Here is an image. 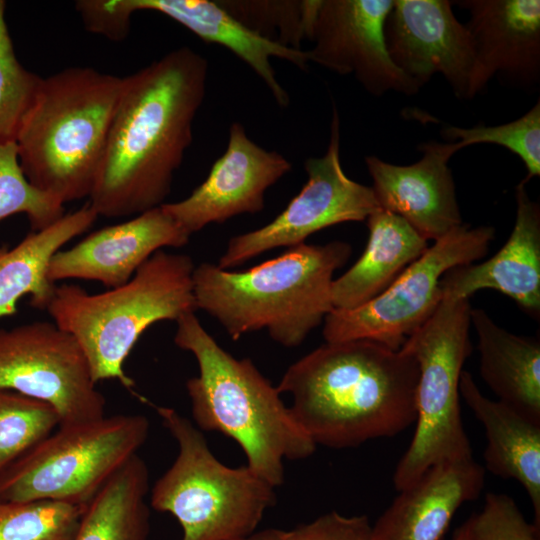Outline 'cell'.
Returning a JSON list of instances; mask_svg holds the SVG:
<instances>
[{"instance_id": "obj_17", "label": "cell", "mask_w": 540, "mask_h": 540, "mask_svg": "<svg viewBox=\"0 0 540 540\" xmlns=\"http://www.w3.org/2000/svg\"><path fill=\"white\" fill-rule=\"evenodd\" d=\"M189 238L159 206L58 251L50 261L48 278L54 284L81 279L115 288L128 282L154 253L164 247H183Z\"/></svg>"}, {"instance_id": "obj_23", "label": "cell", "mask_w": 540, "mask_h": 540, "mask_svg": "<svg viewBox=\"0 0 540 540\" xmlns=\"http://www.w3.org/2000/svg\"><path fill=\"white\" fill-rule=\"evenodd\" d=\"M369 237L361 257L333 280L334 309L359 307L382 293L429 247L403 218L378 209L367 219Z\"/></svg>"}, {"instance_id": "obj_4", "label": "cell", "mask_w": 540, "mask_h": 540, "mask_svg": "<svg viewBox=\"0 0 540 540\" xmlns=\"http://www.w3.org/2000/svg\"><path fill=\"white\" fill-rule=\"evenodd\" d=\"M352 253L349 243L299 244L245 271L203 262L193 272L196 310L217 320L229 337L266 329L276 343L299 346L334 309V272Z\"/></svg>"}, {"instance_id": "obj_11", "label": "cell", "mask_w": 540, "mask_h": 540, "mask_svg": "<svg viewBox=\"0 0 540 540\" xmlns=\"http://www.w3.org/2000/svg\"><path fill=\"white\" fill-rule=\"evenodd\" d=\"M0 389L48 403L60 425L105 416V397L96 388L85 355L53 322L0 329Z\"/></svg>"}, {"instance_id": "obj_15", "label": "cell", "mask_w": 540, "mask_h": 540, "mask_svg": "<svg viewBox=\"0 0 540 540\" xmlns=\"http://www.w3.org/2000/svg\"><path fill=\"white\" fill-rule=\"evenodd\" d=\"M291 168L287 158L257 145L243 125L234 122L226 150L213 163L206 179L185 199L161 207L191 236L209 224L261 212L267 189Z\"/></svg>"}, {"instance_id": "obj_26", "label": "cell", "mask_w": 540, "mask_h": 540, "mask_svg": "<svg viewBox=\"0 0 540 540\" xmlns=\"http://www.w3.org/2000/svg\"><path fill=\"white\" fill-rule=\"evenodd\" d=\"M148 491V467L136 454L85 506L72 540H148Z\"/></svg>"}, {"instance_id": "obj_31", "label": "cell", "mask_w": 540, "mask_h": 540, "mask_svg": "<svg viewBox=\"0 0 540 540\" xmlns=\"http://www.w3.org/2000/svg\"><path fill=\"white\" fill-rule=\"evenodd\" d=\"M442 136L450 142H458L461 148L475 144H495L517 155L527 170L523 179L528 182L540 175V101L524 115L511 122L486 126L478 124L471 128L445 126Z\"/></svg>"}, {"instance_id": "obj_10", "label": "cell", "mask_w": 540, "mask_h": 540, "mask_svg": "<svg viewBox=\"0 0 540 540\" xmlns=\"http://www.w3.org/2000/svg\"><path fill=\"white\" fill-rule=\"evenodd\" d=\"M494 236L491 226L463 223L453 229L434 241L375 298L354 309H333L323 321L325 341L371 340L399 350L441 302L443 275L483 258Z\"/></svg>"}, {"instance_id": "obj_3", "label": "cell", "mask_w": 540, "mask_h": 540, "mask_svg": "<svg viewBox=\"0 0 540 540\" xmlns=\"http://www.w3.org/2000/svg\"><path fill=\"white\" fill-rule=\"evenodd\" d=\"M176 323L174 343L198 364V375L186 382L196 425L233 439L247 466L275 488L280 486L284 460L311 456L315 443L296 422L278 388L249 358L237 359L223 349L195 312Z\"/></svg>"}, {"instance_id": "obj_14", "label": "cell", "mask_w": 540, "mask_h": 540, "mask_svg": "<svg viewBox=\"0 0 540 540\" xmlns=\"http://www.w3.org/2000/svg\"><path fill=\"white\" fill-rule=\"evenodd\" d=\"M393 0H320L306 50L309 62L352 75L374 96L414 95L420 88L389 57L385 22Z\"/></svg>"}, {"instance_id": "obj_21", "label": "cell", "mask_w": 540, "mask_h": 540, "mask_svg": "<svg viewBox=\"0 0 540 540\" xmlns=\"http://www.w3.org/2000/svg\"><path fill=\"white\" fill-rule=\"evenodd\" d=\"M133 12L150 10L166 15L202 40L221 45L246 63L264 82L277 104L287 107V91L277 79L271 58H280L301 70L308 67L304 50L283 47L250 31L216 1L208 0H126Z\"/></svg>"}, {"instance_id": "obj_30", "label": "cell", "mask_w": 540, "mask_h": 540, "mask_svg": "<svg viewBox=\"0 0 540 540\" xmlns=\"http://www.w3.org/2000/svg\"><path fill=\"white\" fill-rule=\"evenodd\" d=\"M25 214L32 231L48 227L65 215L64 204L38 190L26 179L18 159L15 142L0 143V222Z\"/></svg>"}, {"instance_id": "obj_13", "label": "cell", "mask_w": 540, "mask_h": 540, "mask_svg": "<svg viewBox=\"0 0 540 540\" xmlns=\"http://www.w3.org/2000/svg\"><path fill=\"white\" fill-rule=\"evenodd\" d=\"M447 0H393L385 42L394 65L419 88L437 73L460 100L481 92L471 36Z\"/></svg>"}, {"instance_id": "obj_5", "label": "cell", "mask_w": 540, "mask_h": 540, "mask_svg": "<svg viewBox=\"0 0 540 540\" xmlns=\"http://www.w3.org/2000/svg\"><path fill=\"white\" fill-rule=\"evenodd\" d=\"M123 77L69 67L41 78L16 134L29 183L63 204L89 197Z\"/></svg>"}, {"instance_id": "obj_27", "label": "cell", "mask_w": 540, "mask_h": 540, "mask_svg": "<svg viewBox=\"0 0 540 540\" xmlns=\"http://www.w3.org/2000/svg\"><path fill=\"white\" fill-rule=\"evenodd\" d=\"M232 17L260 37L291 49L309 40L320 0H219Z\"/></svg>"}, {"instance_id": "obj_16", "label": "cell", "mask_w": 540, "mask_h": 540, "mask_svg": "<svg viewBox=\"0 0 540 540\" xmlns=\"http://www.w3.org/2000/svg\"><path fill=\"white\" fill-rule=\"evenodd\" d=\"M461 149L458 142L429 141L418 147L422 157L410 165L366 156L379 208L403 218L427 241H436L461 226L464 222L448 166Z\"/></svg>"}, {"instance_id": "obj_8", "label": "cell", "mask_w": 540, "mask_h": 540, "mask_svg": "<svg viewBox=\"0 0 540 540\" xmlns=\"http://www.w3.org/2000/svg\"><path fill=\"white\" fill-rule=\"evenodd\" d=\"M469 299L442 297L434 313L402 345L419 367L416 429L393 484L400 491L431 466L473 458L460 412L459 382L472 351Z\"/></svg>"}, {"instance_id": "obj_25", "label": "cell", "mask_w": 540, "mask_h": 540, "mask_svg": "<svg viewBox=\"0 0 540 540\" xmlns=\"http://www.w3.org/2000/svg\"><path fill=\"white\" fill-rule=\"evenodd\" d=\"M98 217L87 202L48 227L30 232L13 248L0 247V319L14 315L17 302L26 295L32 307L47 309L57 286L48 278L52 257Z\"/></svg>"}, {"instance_id": "obj_28", "label": "cell", "mask_w": 540, "mask_h": 540, "mask_svg": "<svg viewBox=\"0 0 540 540\" xmlns=\"http://www.w3.org/2000/svg\"><path fill=\"white\" fill-rule=\"evenodd\" d=\"M60 425L48 403L0 389V474Z\"/></svg>"}, {"instance_id": "obj_12", "label": "cell", "mask_w": 540, "mask_h": 540, "mask_svg": "<svg viewBox=\"0 0 540 540\" xmlns=\"http://www.w3.org/2000/svg\"><path fill=\"white\" fill-rule=\"evenodd\" d=\"M307 181L271 222L232 237L217 266L230 270L275 248L305 243L315 232L345 223L362 222L380 209L371 187L349 178L340 161V120L333 108L326 152L304 163Z\"/></svg>"}, {"instance_id": "obj_29", "label": "cell", "mask_w": 540, "mask_h": 540, "mask_svg": "<svg viewBox=\"0 0 540 540\" xmlns=\"http://www.w3.org/2000/svg\"><path fill=\"white\" fill-rule=\"evenodd\" d=\"M85 507L56 501H0V540H72Z\"/></svg>"}, {"instance_id": "obj_9", "label": "cell", "mask_w": 540, "mask_h": 540, "mask_svg": "<svg viewBox=\"0 0 540 540\" xmlns=\"http://www.w3.org/2000/svg\"><path fill=\"white\" fill-rule=\"evenodd\" d=\"M142 414L59 425L0 474V501H56L85 507L147 440Z\"/></svg>"}, {"instance_id": "obj_20", "label": "cell", "mask_w": 540, "mask_h": 540, "mask_svg": "<svg viewBox=\"0 0 540 540\" xmlns=\"http://www.w3.org/2000/svg\"><path fill=\"white\" fill-rule=\"evenodd\" d=\"M484 477L473 458L431 466L399 491L372 526L371 540H441L459 507L479 496Z\"/></svg>"}, {"instance_id": "obj_34", "label": "cell", "mask_w": 540, "mask_h": 540, "mask_svg": "<svg viewBox=\"0 0 540 540\" xmlns=\"http://www.w3.org/2000/svg\"><path fill=\"white\" fill-rule=\"evenodd\" d=\"M371 529L366 515L344 516L331 511L292 529L267 528L244 540H371Z\"/></svg>"}, {"instance_id": "obj_36", "label": "cell", "mask_w": 540, "mask_h": 540, "mask_svg": "<svg viewBox=\"0 0 540 540\" xmlns=\"http://www.w3.org/2000/svg\"><path fill=\"white\" fill-rule=\"evenodd\" d=\"M453 540H469L467 528L463 524L454 534Z\"/></svg>"}, {"instance_id": "obj_18", "label": "cell", "mask_w": 540, "mask_h": 540, "mask_svg": "<svg viewBox=\"0 0 540 540\" xmlns=\"http://www.w3.org/2000/svg\"><path fill=\"white\" fill-rule=\"evenodd\" d=\"M472 39L480 90L494 77L530 89L540 83V1L461 0Z\"/></svg>"}, {"instance_id": "obj_6", "label": "cell", "mask_w": 540, "mask_h": 540, "mask_svg": "<svg viewBox=\"0 0 540 540\" xmlns=\"http://www.w3.org/2000/svg\"><path fill=\"white\" fill-rule=\"evenodd\" d=\"M194 269L190 256L159 250L128 282L105 292L56 286L46 311L77 341L96 384L116 379L131 391L124 363L141 335L157 322L196 311Z\"/></svg>"}, {"instance_id": "obj_1", "label": "cell", "mask_w": 540, "mask_h": 540, "mask_svg": "<svg viewBox=\"0 0 540 540\" xmlns=\"http://www.w3.org/2000/svg\"><path fill=\"white\" fill-rule=\"evenodd\" d=\"M208 71V60L183 46L123 77L88 197L98 216H136L165 203L193 140Z\"/></svg>"}, {"instance_id": "obj_19", "label": "cell", "mask_w": 540, "mask_h": 540, "mask_svg": "<svg viewBox=\"0 0 540 540\" xmlns=\"http://www.w3.org/2000/svg\"><path fill=\"white\" fill-rule=\"evenodd\" d=\"M516 218L502 248L488 260L447 271L442 297L469 299L478 290L494 289L513 299L527 313H540V207L523 180L515 189Z\"/></svg>"}, {"instance_id": "obj_7", "label": "cell", "mask_w": 540, "mask_h": 540, "mask_svg": "<svg viewBox=\"0 0 540 540\" xmlns=\"http://www.w3.org/2000/svg\"><path fill=\"white\" fill-rule=\"evenodd\" d=\"M155 410L178 454L153 485L151 507L176 518L181 540H244L256 532L276 504L275 487L247 465L232 468L219 461L202 431L175 409Z\"/></svg>"}, {"instance_id": "obj_24", "label": "cell", "mask_w": 540, "mask_h": 540, "mask_svg": "<svg viewBox=\"0 0 540 540\" xmlns=\"http://www.w3.org/2000/svg\"><path fill=\"white\" fill-rule=\"evenodd\" d=\"M479 370L498 400L540 424V341L513 334L480 308L471 309Z\"/></svg>"}, {"instance_id": "obj_22", "label": "cell", "mask_w": 540, "mask_h": 540, "mask_svg": "<svg viewBox=\"0 0 540 540\" xmlns=\"http://www.w3.org/2000/svg\"><path fill=\"white\" fill-rule=\"evenodd\" d=\"M459 393L485 429L487 470L523 486L534 510L533 524L540 530V424L499 400L487 398L465 370Z\"/></svg>"}, {"instance_id": "obj_32", "label": "cell", "mask_w": 540, "mask_h": 540, "mask_svg": "<svg viewBox=\"0 0 540 540\" xmlns=\"http://www.w3.org/2000/svg\"><path fill=\"white\" fill-rule=\"evenodd\" d=\"M41 78L19 63L5 21V2L0 0V143L15 142Z\"/></svg>"}, {"instance_id": "obj_2", "label": "cell", "mask_w": 540, "mask_h": 540, "mask_svg": "<svg viewBox=\"0 0 540 540\" xmlns=\"http://www.w3.org/2000/svg\"><path fill=\"white\" fill-rule=\"evenodd\" d=\"M419 367L405 347L371 340L321 345L294 362L277 386L317 446L344 449L395 436L416 422Z\"/></svg>"}, {"instance_id": "obj_33", "label": "cell", "mask_w": 540, "mask_h": 540, "mask_svg": "<svg viewBox=\"0 0 540 540\" xmlns=\"http://www.w3.org/2000/svg\"><path fill=\"white\" fill-rule=\"evenodd\" d=\"M469 540H539L540 530L524 518L513 498L487 493L480 513L465 523Z\"/></svg>"}, {"instance_id": "obj_35", "label": "cell", "mask_w": 540, "mask_h": 540, "mask_svg": "<svg viewBox=\"0 0 540 540\" xmlns=\"http://www.w3.org/2000/svg\"><path fill=\"white\" fill-rule=\"evenodd\" d=\"M75 7L88 31L113 41L128 35L133 13L126 0H80Z\"/></svg>"}]
</instances>
